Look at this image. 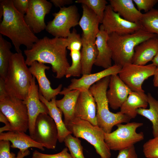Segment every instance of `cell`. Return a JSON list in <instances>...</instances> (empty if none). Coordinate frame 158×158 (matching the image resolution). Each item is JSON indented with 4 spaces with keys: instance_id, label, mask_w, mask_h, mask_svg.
<instances>
[{
    "instance_id": "1",
    "label": "cell",
    "mask_w": 158,
    "mask_h": 158,
    "mask_svg": "<svg viewBox=\"0 0 158 158\" xmlns=\"http://www.w3.org/2000/svg\"><path fill=\"white\" fill-rule=\"evenodd\" d=\"M67 41L66 38L47 36L39 39L31 48L24 50L25 63L30 66L35 61L51 66L56 78L61 79L65 76L70 65L67 58Z\"/></svg>"
},
{
    "instance_id": "2",
    "label": "cell",
    "mask_w": 158,
    "mask_h": 158,
    "mask_svg": "<svg viewBox=\"0 0 158 158\" xmlns=\"http://www.w3.org/2000/svg\"><path fill=\"white\" fill-rule=\"evenodd\" d=\"M3 9V19L0 23V33L11 41L17 53L22 52L20 47L31 48L39 39L26 23L24 16L14 7L12 0H0Z\"/></svg>"
},
{
    "instance_id": "3",
    "label": "cell",
    "mask_w": 158,
    "mask_h": 158,
    "mask_svg": "<svg viewBox=\"0 0 158 158\" xmlns=\"http://www.w3.org/2000/svg\"><path fill=\"white\" fill-rule=\"evenodd\" d=\"M110 76L98 81L89 89L96 104L97 126L106 133H111L114 126L119 123L129 122L131 119L120 111L114 113L109 110L106 92Z\"/></svg>"
},
{
    "instance_id": "4",
    "label": "cell",
    "mask_w": 158,
    "mask_h": 158,
    "mask_svg": "<svg viewBox=\"0 0 158 158\" xmlns=\"http://www.w3.org/2000/svg\"><path fill=\"white\" fill-rule=\"evenodd\" d=\"M156 36V35L143 28L132 33L120 35L113 33L109 35L107 42L111 51L112 59L114 64L122 67L132 63L136 46Z\"/></svg>"
},
{
    "instance_id": "5",
    "label": "cell",
    "mask_w": 158,
    "mask_h": 158,
    "mask_svg": "<svg viewBox=\"0 0 158 158\" xmlns=\"http://www.w3.org/2000/svg\"><path fill=\"white\" fill-rule=\"evenodd\" d=\"M33 77L22 52L13 53L5 80L8 94L25 100L28 96Z\"/></svg>"
},
{
    "instance_id": "6",
    "label": "cell",
    "mask_w": 158,
    "mask_h": 158,
    "mask_svg": "<svg viewBox=\"0 0 158 158\" xmlns=\"http://www.w3.org/2000/svg\"><path fill=\"white\" fill-rule=\"evenodd\" d=\"M66 127L75 137L84 139L92 145L101 158H111V150L104 140L105 132L97 126L75 118Z\"/></svg>"
},
{
    "instance_id": "7",
    "label": "cell",
    "mask_w": 158,
    "mask_h": 158,
    "mask_svg": "<svg viewBox=\"0 0 158 158\" xmlns=\"http://www.w3.org/2000/svg\"><path fill=\"white\" fill-rule=\"evenodd\" d=\"M143 125L142 123L135 122L118 124L114 131L105 133V142L110 150L114 151H119L134 146L144 139L142 132H136Z\"/></svg>"
},
{
    "instance_id": "8",
    "label": "cell",
    "mask_w": 158,
    "mask_h": 158,
    "mask_svg": "<svg viewBox=\"0 0 158 158\" xmlns=\"http://www.w3.org/2000/svg\"><path fill=\"white\" fill-rule=\"evenodd\" d=\"M0 111L8 118L11 131L26 132L29 128V117L23 100L8 94L0 98Z\"/></svg>"
},
{
    "instance_id": "9",
    "label": "cell",
    "mask_w": 158,
    "mask_h": 158,
    "mask_svg": "<svg viewBox=\"0 0 158 158\" xmlns=\"http://www.w3.org/2000/svg\"><path fill=\"white\" fill-rule=\"evenodd\" d=\"M52 15L54 18L47 23L45 30L54 37L66 38L71 28L78 25L80 15L75 5L60 8Z\"/></svg>"
},
{
    "instance_id": "10",
    "label": "cell",
    "mask_w": 158,
    "mask_h": 158,
    "mask_svg": "<svg viewBox=\"0 0 158 158\" xmlns=\"http://www.w3.org/2000/svg\"><path fill=\"white\" fill-rule=\"evenodd\" d=\"M156 68L152 63L145 65L128 63L122 67L118 75L132 91L145 93L142 84L146 80L154 75Z\"/></svg>"
},
{
    "instance_id": "11",
    "label": "cell",
    "mask_w": 158,
    "mask_h": 158,
    "mask_svg": "<svg viewBox=\"0 0 158 158\" xmlns=\"http://www.w3.org/2000/svg\"><path fill=\"white\" fill-rule=\"evenodd\" d=\"M31 137L48 149H55L58 140V131L54 121L49 115L40 114L38 116L33 133Z\"/></svg>"
},
{
    "instance_id": "12",
    "label": "cell",
    "mask_w": 158,
    "mask_h": 158,
    "mask_svg": "<svg viewBox=\"0 0 158 158\" xmlns=\"http://www.w3.org/2000/svg\"><path fill=\"white\" fill-rule=\"evenodd\" d=\"M101 23L109 35L113 33L120 35L132 33L143 28L140 22L132 23L123 18L110 5L106 6Z\"/></svg>"
},
{
    "instance_id": "13",
    "label": "cell",
    "mask_w": 158,
    "mask_h": 158,
    "mask_svg": "<svg viewBox=\"0 0 158 158\" xmlns=\"http://www.w3.org/2000/svg\"><path fill=\"white\" fill-rule=\"evenodd\" d=\"M51 3L46 0H30L29 7L24 16L25 20L35 33H40L46 29L45 16L51 11Z\"/></svg>"
},
{
    "instance_id": "14",
    "label": "cell",
    "mask_w": 158,
    "mask_h": 158,
    "mask_svg": "<svg viewBox=\"0 0 158 158\" xmlns=\"http://www.w3.org/2000/svg\"><path fill=\"white\" fill-rule=\"evenodd\" d=\"M122 68L121 66L114 64L98 72L83 75L79 79H72L71 80L70 84L67 87L64 88L59 94L64 95L74 90L80 91L89 90L91 86L102 79L107 76L118 74Z\"/></svg>"
},
{
    "instance_id": "15",
    "label": "cell",
    "mask_w": 158,
    "mask_h": 158,
    "mask_svg": "<svg viewBox=\"0 0 158 158\" xmlns=\"http://www.w3.org/2000/svg\"><path fill=\"white\" fill-rule=\"evenodd\" d=\"M35 78L33 76L28 96L24 101L28 109V130L30 136L33 134L35 121L38 116L40 114H49L47 107L39 98V86L36 84Z\"/></svg>"
},
{
    "instance_id": "16",
    "label": "cell",
    "mask_w": 158,
    "mask_h": 158,
    "mask_svg": "<svg viewBox=\"0 0 158 158\" xmlns=\"http://www.w3.org/2000/svg\"><path fill=\"white\" fill-rule=\"evenodd\" d=\"M50 67L37 61L33 62L29 68L32 75L36 79L39 85V92L47 100L50 101L61 91L62 87L60 84L56 88H52L51 83L47 78L45 71L49 70Z\"/></svg>"
},
{
    "instance_id": "17",
    "label": "cell",
    "mask_w": 158,
    "mask_h": 158,
    "mask_svg": "<svg viewBox=\"0 0 158 158\" xmlns=\"http://www.w3.org/2000/svg\"><path fill=\"white\" fill-rule=\"evenodd\" d=\"M96 113V103L89 90L81 91L75 108V118L88 121L93 125L97 126Z\"/></svg>"
},
{
    "instance_id": "18",
    "label": "cell",
    "mask_w": 158,
    "mask_h": 158,
    "mask_svg": "<svg viewBox=\"0 0 158 158\" xmlns=\"http://www.w3.org/2000/svg\"><path fill=\"white\" fill-rule=\"evenodd\" d=\"M109 89L106 97L110 107L116 110L120 108L132 91L118 75L110 76Z\"/></svg>"
},
{
    "instance_id": "19",
    "label": "cell",
    "mask_w": 158,
    "mask_h": 158,
    "mask_svg": "<svg viewBox=\"0 0 158 158\" xmlns=\"http://www.w3.org/2000/svg\"><path fill=\"white\" fill-rule=\"evenodd\" d=\"M82 6L83 14L78 23L83 31L82 38L87 42L95 43L99 31L100 20L90 8L83 4Z\"/></svg>"
},
{
    "instance_id": "20",
    "label": "cell",
    "mask_w": 158,
    "mask_h": 158,
    "mask_svg": "<svg viewBox=\"0 0 158 158\" xmlns=\"http://www.w3.org/2000/svg\"><path fill=\"white\" fill-rule=\"evenodd\" d=\"M7 140L11 142V147L18 148L20 151L24 153L30 147H35L42 151L44 150L43 145L34 141L25 132L18 131H8L0 133V140Z\"/></svg>"
},
{
    "instance_id": "21",
    "label": "cell",
    "mask_w": 158,
    "mask_h": 158,
    "mask_svg": "<svg viewBox=\"0 0 158 158\" xmlns=\"http://www.w3.org/2000/svg\"><path fill=\"white\" fill-rule=\"evenodd\" d=\"M158 39L156 37L150 38L135 47L132 63L139 65H146L152 61L156 55Z\"/></svg>"
},
{
    "instance_id": "22",
    "label": "cell",
    "mask_w": 158,
    "mask_h": 158,
    "mask_svg": "<svg viewBox=\"0 0 158 158\" xmlns=\"http://www.w3.org/2000/svg\"><path fill=\"white\" fill-rule=\"evenodd\" d=\"M108 37L109 34L101 25L95 42L98 50V55L94 65L104 69L112 66V52L107 42Z\"/></svg>"
},
{
    "instance_id": "23",
    "label": "cell",
    "mask_w": 158,
    "mask_h": 158,
    "mask_svg": "<svg viewBox=\"0 0 158 158\" xmlns=\"http://www.w3.org/2000/svg\"><path fill=\"white\" fill-rule=\"evenodd\" d=\"M110 5L114 11L130 22H140L143 14L135 7L133 0H110Z\"/></svg>"
},
{
    "instance_id": "24",
    "label": "cell",
    "mask_w": 158,
    "mask_h": 158,
    "mask_svg": "<svg viewBox=\"0 0 158 158\" xmlns=\"http://www.w3.org/2000/svg\"><path fill=\"white\" fill-rule=\"evenodd\" d=\"M148 105L146 94L132 91L120 107V111L131 119L136 116L138 109H146Z\"/></svg>"
},
{
    "instance_id": "25",
    "label": "cell",
    "mask_w": 158,
    "mask_h": 158,
    "mask_svg": "<svg viewBox=\"0 0 158 158\" xmlns=\"http://www.w3.org/2000/svg\"><path fill=\"white\" fill-rule=\"evenodd\" d=\"M39 98L48 108L49 115L51 117L56 126L58 133V141L60 143L63 142L66 137L71 133L66 127L63 121L61 110L57 107L56 104V97L49 101L45 99L39 92Z\"/></svg>"
},
{
    "instance_id": "26",
    "label": "cell",
    "mask_w": 158,
    "mask_h": 158,
    "mask_svg": "<svg viewBox=\"0 0 158 158\" xmlns=\"http://www.w3.org/2000/svg\"><path fill=\"white\" fill-rule=\"evenodd\" d=\"M80 91L79 90L70 91L64 95L61 99L56 100V106L63 114V122L66 126L75 118V108Z\"/></svg>"
},
{
    "instance_id": "27",
    "label": "cell",
    "mask_w": 158,
    "mask_h": 158,
    "mask_svg": "<svg viewBox=\"0 0 158 158\" xmlns=\"http://www.w3.org/2000/svg\"><path fill=\"white\" fill-rule=\"evenodd\" d=\"M83 45L81 52L82 75L91 73L98 55V50L95 42H88L82 38Z\"/></svg>"
},
{
    "instance_id": "28",
    "label": "cell",
    "mask_w": 158,
    "mask_h": 158,
    "mask_svg": "<svg viewBox=\"0 0 158 158\" xmlns=\"http://www.w3.org/2000/svg\"><path fill=\"white\" fill-rule=\"evenodd\" d=\"M147 95L149 108H139L137 110V112L138 114L146 118L151 121L153 136L156 137L158 136V101L150 93Z\"/></svg>"
},
{
    "instance_id": "29",
    "label": "cell",
    "mask_w": 158,
    "mask_h": 158,
    "mask_svg": "<svg viewBox=\"0 0 158 158\" xmlns=\"http://www.w3.org/2000/svg\"><path fill=\"white\" fill-rule=\"evenodd\" d=\"M11 43L0 34V78L5 80L9 63L13 54L10 50Z\"/></svg>"
},
{
    "instance_id": "30",
    "label": "cell",
    "mask_w": 158,
    "mask_h": 158,
    "mask_svg": "<svg viewBox=\"0 0 158 158\" xmlns=\"http://www.w3.org/2000/svg\"><path fill=\"white\" fill-rule=\"evenodd\" d=\"M140 22L144 29L158 35V10L153 8L143 14Z\"/></svg>"
},
{
    "instance_id": "31",
    "label": "cell",
    "mask_w": 158,
    "mask_h": 158,
    "mask_svg": "<svg viewBox=\"0 0 158 158\" xmlns=\"http://www.w3.org/2000/svg\"><path fill=\"white\" fill-rule=\"evenodd\" d=\"M63 142L73 158H85L83 154V148L78 138L70 134L66 137Z\"/></svg>"
},
{
    "instance_id": "32",
    "label": "cell",
    "mask_w": 158,
    "mask_h": 158,
    "mask_svg": "<svg viewBox=\"0 0 158 158\" xmlns=\"http://www.w3.org/2000/svg\"><path fill=\"white\" fill-rule=\"evenodd\" d=\"M70 55L72 63L67 70L65 76L66 78L71 77H79L82 74V65L81 52L80 51H71Z\"/></svg>"
},
{
    "instance_id": "33",
    "label": "cell",
    "mask_w": 158,
    "mask_h": 158,
    "mask_svg": "<svg viewBox=\"0 0 158 158\" xmlns=\"http://www.w3.org/2000/svg\"><path fill=\"white\" fill-rule=\"evenodd\" d=\"M75 2L84 4L90 8L97 16L102 23L104 12L107 6L105 0H77Z\"/></svg>"
},
{
    "instance_id": "34",
    "label": "cell",
    "mask_w": 158,
    "mask_h": 158,
    "mask_svg": "<svg viewBox=\"0 0 158 158\" xmlns=\"http://www.w3.org/2000/svg\"><path fill=\"white\" fill-rule=\"evenodd\" d=\"M143 152L146 158H158V136L154 137L144 143Z\"/></svg>"
},
{
    "instance_id": "35",
    "label": "cell",
    "mask_w": 158,
    "mask_h": 158,
    "mask_svg": "<svg viewBox=\"0 0 158 158\" xmlns=\"http://www.w3.org/2000/svg\"><path fill=\"white\" fill-rule=\"evenodd\" d=\"M66 39L67 49L70 51H80L82 47V39L75 29L71 32Z\"/></svg>"
},
{
    "instance_id": "36",
    "label": "cell",
    "mask_w": 158,
    "mask_h": 158,
    "mask_svg": "<svg viewBox=\"0 0 158 158\" xmlns=\"http://www.w3.org/2000/svg\"><path fill=\"white\" fill-rule=\"evenodd\" d=\"M68 151L67 147L63 148L61 152L54 154L42 153L35 150L32 153V158H73Z\"/></svg>"
},
{
    "instance_id": "37",
    "label": "cell",
    "mask_w": 158,
    "mask_h": 158,
    "mask_svg": "<svg viewBox=\"0 0 158 158\" xmlns=\"http://www.w3.org/2000/svg\"><path fill=\"white\" fill-rule=\"evenodd\" d=\"M137 7V9L140 11H144L147 13L153 9L158 2V0H133Z\"/></svg>"
},
{
    "instance_id": "38",
    "label": "cell",
    "mask_w": 158,
    "mask_h": 158,
    "mask_svg": "<svg viewBox=\"0 0 158 158\" xmlns=\"http://www.w3.org/2000/svg\"><path fill=\"white\" fill-rule=\"evenodd\" d=\"M10 142L0 140V158H16V154L10 151Z\"/></svg>"
},
{
    "instance_id": "39",
    "label": "cell",
    "mask_w": 158,
    "mask_h": 158,
    "mask_svg": "<svg viewBox=\"0 0 158 158\" xmlns=\"http://www.w3.org/2000/svg\"><path fill=\"white\" fill-rule=\"evenodd\" d=\"M12 2L16 10L24 16L29 7L30 0H12Z\"/></svg>"
},
{
    "instance_id": "40",
    "label": "cell",
    "mask_w": 158,
    "mask_h": 158,
    "mask_svg": "<svg viewBox=\"0 0 158 158\" xmlns=\"http://www.w3.org/2000/svg\"><path fill=\"white\" fill-rule=\"evenodd\" d=\"M116 158H138L134 146L119 151Z\"/></svg>"
},
{
    "instance_id": "41",
    "label": "cell",
    "mask_w": 158,
    "mask_h": 158,
    "mask_svg": "<svg viewBox=\"0 0 158 158\" xmlns=\"http://www.w3.org/2000/svg\"><path fill=\"white\" fill-rule=\"evenodd\" d=\"M0 121L5 124V126L0 128V133L5 131H11V126L10 122L7 117L0 111Z\"/></svg>"
},
{
    "instance_id": "42",
    "label": "cell",
    "mask_w": 158,
    "mask_h": 158,
    "mask_svg": "<svg viewBox=\"0 0 158 158\" xmlns=\"http://www.w3.org/2000/svg\"><path fill=\"white\" fill-rule=\"evenodd\" d=\"M50 1L55 7L60 8L64 7L66 5L72 4L73 2L72 0H50Z\"/></svg>"
},
{
    "instance_id": "43",
    "label": "cell",
    "mask_w": 158,
    "mask_h": 158,
    "mask_svg": "<svg viewBox=\"0 0 158 158\" xmlns=\"http://www.w3.org/2000/svg\"><path fill=\"white\" fill-rule=\"evenodd\" d=\"M8 95L5 87V80L0 78V98L4 97Z\"/></svg>"
},
{
    "instance_id": "44",
    "label": "cell",
    "mask_w": 158,
    "mask_h": 158,
    "mask_svg": "<svg viewBox=\"0 0 158 158\" xmlns=\"http://www.w3.org/2000/svg\"><path fill=\"white\" fill-rule=\"evenodd\" d=\"M153 76V85L155 87H158V67H157Z\"/></svg>"
},
{
    "instance_id": "45",
    "label": "cell",
    "mask_w": 158,
    "mask_h": 158,
    "mask_svg": "<svg viewBox=\"0 0 158 158\" xmlns=\"http://www.w3.org/2000/svg\"><path fill=\"white\" fill-rule=\"evenodd\" d=\"M30 154V152L28 150L26 151L24 153H23L20 151H19L17 154V156L16 158H23L25 156L28 155Z\"/></svg>"
},
{
    "instance_id": "46",
    "label": "cell",
    "mask_w": 158,
    "mask_h": 158,
    "mask_svg": "<svg viewBox=\"0 0 158 158\" xmlns=\"http://www.w3.org/2000/svg\"><path fill=\"white\" fill-rule=\"evenodd\" d=\"M152 63L157 67H158V44L156 55L152 61Z\"/></svg>"
},
{
    "instance_id": "47",
    "label": "cell",
    "mask_w": 158,
    "mask_h": 158,
    "mask_svg": "<svg viewBox=\"0 0 158 158\" xmlns=\"http://www.w3.org/2000/svg\"><path fill=\"white\" fill-rule=\"evenodd\" d=\"M157 93H158V92Z\"/></svg>"
}]
</instances>
